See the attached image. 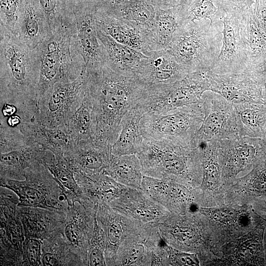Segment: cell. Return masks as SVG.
Masks as SVG:
<instances>
[{
  "mask_svg": "<svg viewBox=\"0 0 266 266\" xmlns=\"http://www.w3.org/2000/svg\"><path fill=\"white\" fill-rule=\"evenodd\" d=\"M87 72L95 119L92 139L96 144L111 149L124 116L143 97L147 86L135 76L118 71L107 64Z\"/></svg>",
  "mask_w": 266,
  "mask_h": 266,
  "instance_id": "6da1fadb",
  "label": "cell"
},
{
  "mask_svg": "<svg viewBox=\"0 0 266 266\" xmlns=\"http://www.w3.org/2000/svg\"><path fill=\"white\" fill-rule=\"evenodd\" d=\"M40 56L16 35L0 30V101L14 104L22 121L33 117L36 107Z\"/></svg>",
  "mask_w": 266,
  "mask_h": 266,
  "instance_id": "7a4b0ae2",
  "label": "cell"
},
{
  "mask_svg": "<svg viewBox=\"0 0 266 266\" xmlns=\"http://www.w3.org/2000/svg\"><path fill=\"white\" fill-rule=\"evenodd\" d=\"M136 155L144 175L174 181L191 189L198 183L201 155L192 143L182 145L144 139Z\"/></svg>",
  "mask_w": 266,
  "mask_h": 266,
  "instance_id": "3957f363",
  "label": "cell"
},
{
  "mask_svg": "<svg viewBox=\"0 0 266 266\" xmlns=\"http://www.w3.org/2000/svg\"><path fill=\"white\" fill-rule=\"evenodd\" d=\"M223 23L211 24L208 19L184 23L166 49L188 72L210 70L220 52Z\"/></svg>",
  "mask_w": 266,
  "mask_h": 266,
  "instance_id": "277c9868",
  "label": "cell"
},
{
  "mask_svg": "<svg viewBox=\"0 0 266 266\" xmlns=\"http://www.w3.org/2000/svg\"><path fill=\"white\" fill-rule=\"evenodd\" d=\"M66 21L51 37L39 45L40 67L36 104L56 83L75 80L87 70L83 58L71 43Z\"/></svg>",
  "mask_w": 266,
  "mask_h": 266,
  "instance_id": "5b68a950",
  "label": "cell"
},
{
  "mask_svg": "<svg viewBox=\"0 0 266 266\" xmlns=\"http://www.w3.org/2000/svg\"><path fill=\"white\" fill-rule=\"evenodd\" d=\"M204 116L201 100L165 113H146L140 120V131L145 139L188 145L196 136Z\"/></svg>",
  "mask_w": 266,
  "mask_h": 266,
  "instance_id": "8992f818",
  "label": "cell"
},
{
  "mask_svg": "<svg viewBox=\"0 0 266 266\" xmlns=\"http://www.w3.org/2000/svg\"><path fill=\"white\" fill-rule=\"evenodd\" d=\"M101 0H65L71 43L81 55L87 70L108 62L105 48L97 32L95 15Z\"/></svg>",
  "mask_w": 266,
  "mask_h": 266,
  "instance_id": "52a82bcc",
  "label": "cell"
},
{
  "mask_svg": "<svg viewBox=\"0 0 266 266\" xmlns=\"http://www.w3.org/2000/svg\"><path fill=\"white\" fill-rule=\"evenodd\" d=\"M24 179L0 178V187L8 188L19 197V206L44 208L67 213L68 205L55 177L43 165L27 168Z\"/></svg>",
  "mask_w": 266,
  "mask_h": 266,
  "instance_id": "ba28073f",
  "label": "cell"
},
{
  "mask_svg": "<svg viewBox=\"0 0 266 266\" xmlns=\"http://www.w3.org/2000/svg\"><path fill=\"white\" fill-rule=\"evenodd\" d=\"M87 70L75 80L56 83L36 103L29 122L49 128L67 127L87 90Z\"/></svg>",
  "mask_w": 266,
  "mask_h": 266,
  "instance_id": "9c48e42d",
  "label": "cell"
},
{
  "mask_svg": "<svg viewBox=\"0 0 266 266\" xmlns=\"http://www.w3.org/2000/svg\"><path fill=\"white\" fill-rule=\"evenodd\" d=\"M209 87L205 72L191 73L173 83L148 86L137 105L144 114L165 113L199 102Z\"/></svg>",
  "mask_w": 266,
  "mask_h": 266,
  "instance_id": "30bf717a",
  "label": "cell"
},
{
  "mask_svg": "<svg viewBox=\"0 0 266 266\" xmlns=\"http://www.w3.org/2000/svg\"><path fill=\"white\" fill-rule=\"evenodd\" d=\"M213 92L202 96L204 119L193 140L221 142L240 137L233 104Z\"/></svg>",
  "mask_w": 266,
  "mask_h": 266,
  "instance_id": "8fae6325",
  "label": "cell"
},
{
  "mask_svg": "<svg viewBox=\"0 0 266 266\" xmlns=\"http://www.w3.org/2000/svg\"><path fill=\"white\" fill-rule=\"evenodd\" d=\"M96 219L104 233L105 258L109 266H115L118 252L128 241L150 226L120 213L109 204L98 205Z\"/></svg>",
  "mask_w": 266,
  "mask_h": 266,
  "instance_id": "7c38bea8",
  "label": "cell"
},
{
  "mask_svg": "<svg viewBox=\"0 0 266 266\" xmlns=\"http://www.w3.org/2000/svg\"><path fill=\"white\" fill-rule=\"evenodd\" d=\"M100 3L96 13L95 21L96 26L102 32L116 41L146 56L156 50L151 31L107 13L100 6Z\"/></svg>",
  "mask_w": 266,
  "mask_h": 266,
  "instance_id": "4fadbf2b",
  "label": "cell"
},
{
  "mask_svg": "<svg viewBox=\"0 0 266 266\" xmlns=\"http://www.w3.org/2000/svg\"><path fill=\"white\" fill-rule=\"evenodd\" d=\"M242 14H226L223 18L220 52L209 71L222 74L240 73L246 69L248 60L240 34Z\"/></svg>",
  "mask_w": 266,
  "mask_h": 266,
  "instance_id": "5bb4252c",
  "label": "cell"
},
{
  "mask_svg": "<svg viewBox=\"0 0 266 266\" xmlns=\"http://www.w3.org/2000/svg\"><path fill=\"white\" fill-rule=\"evenodd\" d=\"M209 90L216 93L233 104L265 103L263 86L252 74L244 72L230 74L205 72Z\"/></svg>",
  "mask_w": 266,
  "mask_h": 266,
  "instance_id": "9a60e30c",
  "label": "cell"
},
{
  "mask_svg": "<svg viewBox=\"0 0 266 266\" xmlns=\"http://www.w3.org/2000/svg\"><path fill=\"white\" fill-rule=\"evenodd\" d=\"M109 204L120 213L152 227H157L171 214L141 189L129 187Z\"/></svg>",
  "mask_w": 266,
  "mask_h": 266,
  "instance_id": "2e32d148",
  "label": "cell"
},
{
  "mask_svg": "<svg viewBox=\"0 0 266 266\" xmlns=\"http://www.w3.org/2000/svg\"><path fill=\"white\" fill-rule=\"evenodd\" d=\"M97 209L86 208L76 202L68 208L61 228L65 237L85 266H88V251Z\"/></svg>",
  "mask_w": 266,
  "mask_h": 266,
  "instance_id": "e0dca14e",
  "label": "cell"
},
{
  "mask_svg": "<svg viewBox=\"0 0 266 266\" xmlns=\"http://www.w3.org/2000/svg\"><path fill=\"white\" fill-rule=\"evenodd\" d=\"M171 213L190 212L196 201L192 189L174 181L143 175L141 189Z\"/></svg>",
  "mask_w": 266,
  "mask_h": 266,
  "instance_id": "ac0fdd59",
  "label": "cell"
},
{
  "mask_svg": "<svg viewBox=\"0 0 266 266\" xmlns=\"http://www.w3.org/2000/svg\"><path fill=\"white\" fill-rule=\"evenodd\" d=\"M188 74L167 49L153 51L141 61L134 72L137 79L147 86L173 83Z\"/></svg>",
  "mask_w": 266,
  "mask_h": 266,
  "instance_id": "d6986e66",
  "label": "cell"
},
{
  "mask_svg": "<svg viewBox=\"0 0 266 266\" xmlns=\"http://www.w3.org/2000/svg\"><path fill=\"white\" fill-rule=\"evenodd\" d=\"M17 207L0 205L1 266L23 265V246L25 236L22 224L16 213Z\"/></svg>",
  "mask_w": 266,
  "mask_h": 266,
  "instance_id": "ffe728a7",
  "label": "cell"
},
{
  "mask_svg": "<svg viewBox=\"0 0 266 266\" xmlns=\"http://www.w3.org/2000/svg\"><path fill=\"white\" fill-rule=\"evenodd\" d=\"M199 223L191 212L171 213L157 226L163 240L170 247L185 252H194L200 239Z\"/></svg>",
  "mask_w": 266,
  "mask_h": 266,
  "instance_id": "44dd1931",
  "label": "cell"
},
{
  "mask_svg": "<svg viewBox=\"0 0 266 266\" xmlns=\"http://www.w3.org/2000/svg\"><path fill=\"white\" fill-rule=\"evenodd\" d=\"M111 155V149L89 138L78 141L64 157L74 173L92 175L105 173Z\"/></svg>",
  "mask_w": 266,
  "mask_h": 266,
  "instance_id": "7402d4cb",
  "label": "cell"
},
{
  "mask_svg": "<svg viewBox=\"0 0 266 266\" xmlns=\"http://www.w3.org/2000/svg\"><path fill=\"white\" fill-rule=\"evenodd\" d=\"M16 213L25 238L43 240L61 229L67 213L39 207L18 206Z\"/></svg>",
  "mask_w": 266,
  "mask_h": 266,
  "instance_id": "603a6c76",
  "label": "cell"
},
{
  "mask_svg": "<svg viewBox=\"0 0 266 266\" xmlns=\"http://www.w3.org/2000/svg\"><path fill=\"white\" fill-rule=\"evenodd\" d=\"M82 193L81 204L86 208L97 209L101 204H109L127 187L120 184L105 173L88 175L74 173Z\"/></svg>",
  "mask_w": 266,
  "mask_h": 266,
  "instance_id": "cb8c5ba5",
  "label": "cell"
},
{
  "mask_svg": "<svg viewBox=\"0 0 266 266\" xmlns=\"http://www.w3.org/2000/svg\"><path fill=\"white\" fill-rule=\"evenodd\" d=\"M163 241L157 227H146L119 250L115 266H152L155 250Z\"/></svg>",
  "mask_w": 266,
  "mask_h": 266,
  "instance_id": "d4e9b609",
  "label": "cell"
},
{
  "mask_svg": "<svg viewBox=\"0 0 266 266\" xmlns=\"http://www.w3.org/2000/svg\"><path fill=\"white\" fill-rule=\"evenodd\" d=\"M29 138V141L22 146L0 152V178L23 180L27 168L37 163L42 164L48 151Z\"/></svg>",
  "mask_w": 266,
  "mask_h": 266,
  "instance_id": "484cf974",
  "label": "cell"
},
{
  "mask_svg": "<svg viewBox=\"0 0 266 266\" xmlns=\"http://www.w3.org/2000/svg\"><path fill=\"white\" fill-rule=\"evenodd\" d=\"M16 127L56 158L64 156L77 143L66 127L49 128L32 122H22Z\"/></svg>",
  "mask_w": 266,
  "mask_h": 266,
  "instance_id": "4316f807",
  "label": "cell"
},
{
  "mask_svg": "<svg viewBox=\"0 0 266 266\" xmlns=\"http://www.w3.org/2000/svg\"><path fill=\"white\" fill-rule=\"evenodd\" d=\"M52 35L47 17L38 0H25L16 36L35 48Z\"/></svg>",
  "mask_w": 266,
  "mask_h": 266,
  "instance_id": "83f0119b",
  "label": "cell"
},
{
  "mask_svg": "<svg viewBox=\"0 0 266 266\" xmlns=\"http://www.w3.org/2000/svg\"><path fill=\"white\" fill-rule=\"evenodd\" d=\"M240 34L247 57V66L266 59V33L257 22L252 6L242 12Z\"/></svg>",
  "mask_w": 266,
  "mask_h": 266,
  "instance_id": "f1b7e54d",
  "label": "cell"
},
{
  "mask_svg": "<svg viewBox=\"0 0 266 266\" xmlns=\"http://www.w3.org/2000/svg\"><path fill=\"white\" fill-rule=\"evenodd\" d=\"M143 114L137 104L126 113L121 121L118 137L111 147L113 156L136 154L139 152L144 140L139 127Z\"/></svg>",
  "mask_w": 266,
  "mask_h": 266,
  "instance_id": "f546056e",
  "label": "cell"
},
{
  "mask_svg": "<svg viewBox=\"0 0 266 266\" xmlns=\"http://www.w3.org/2000/svg\"><path fill=\"white\" fill-rule=\"evenodd\" d=\"M97 35L106 50L108 65L121 72L134 75L141 61L147 56L133 48L121 44L102 32L96 26Z\"/></svg>",
  "mask_w": 266,
  "mask_h": 266,
  "instance_id": "4dcf8cb0",
  "label": "cell"
},
{
  "mask_svg": "<svg viewBox=\"0 0 266 266\" xmlns=\"http://www.w3.org/2000/svg\"><path fill=\"white\" fill-rule=\"evenodd\" d=\"M234 106L240 137L264 138L266 135V103H243Z\"/></svg>",
  "mask_w": 266,
  "mask_h": 266,
  "instance_id": "1f68e13d",
  "label": "cell"
},
{
  "mask_svg": "<svg viewBox=\"0 0 266 266\" xmlns=\"http://www.w3.org/2000/svg\"><path fill=\"white\" fill-rule=\"evenodd\" d=\"M42 266H85L61 229L42 240Z\"/></svg>",
  "mask_w": 266,
  "mask_h": 266,
  "instance_id": "d6a6232c",
  "label": "cell"
},
{
  "mask_svg": "<svg viewBox=\"0 0 266 266\" xmlns=\"http://www.w3.org/2000/svg\"><path fill=\"white\" fill-rule=\"evenodd\" d=\"M43 165L55 177L67 202L68 208L76 202L81 204L83 199L82 191L75 178L74 172L64 156L56 158L54 154L51 152Z\"/></svg>",
  "mask_w": 266,
  "mask_h": 266,
  "instance_id": "836d02e7",
  "label": "cell"
},
{
  "mask_svg": "<svg viewBox=\"0 0 266 266\" xmlns=\"http://www.w3.org/2000/svg\"><path fill=\"white\" fill-rule=\"evenodd\" d=\"M105 173L127 187L140 189L143 177L140 161L136 154L119 156L111 155Z\"/></svg>",
  "mask_w": 266,
  "mask_h": 266,
  "instance_id": "e575fe53",
  "label": "cell"
},
{
  "mask_svg": "<svg viewBox=\"0 0 266 266\" xmlns=\"http://www.w3.org/2000/svg\"><path fill=\"white\" fill-rule=\"evenodd\" d=\"M177 7L180 25L203 19L211 24L222 23L226 14L220 0H185Z\"/></svg>",
  "mask_w": 266,
  "mask_h": 266,
  "instance_id": "d590c367",
  "label": "cell"
},
{
  "mask_svg": "<svg viewBox=\"0 0 266 266\" xmlns=\"http://www.w3.org/2000/svg\"><path fill=\"white\" fill-rule=\"evenodd\" d=\"M101 1L100 6L107 13L135 23L151 31L154 23L156 7L150 0L133 1L108 8L101 6Z\"/></svg>",
  "mask_w": 266,
  "mask_h": 266,
  "instance_id": "8d00e7d4",
  "label": "cell"
},
{
  "mask_svg": "<svg viewBox=\"0 0 266 266\" xmlns=\"http://www.w3.org/2000/svg\"><path fill=\"white\" fill-rule=\"evenodd\" d=\"M180 26L177 6L168 9L156 8L151 30L156 50L166 49Z\"/></svg>",
  "mask_w": 266,
  "mask_h": 266,
  "instance_id": "74e56055",
  "label": "cell"
},
{
  "mask_svg": "<svg viewBox=\"0 0 266 266\" xmlns=\"http://www.w3.org/2000/svg\"><path fill=\"white\" fill-rule=\"evenodd\" d=\"M67 127L77 142L81 140L93 137L95 130V119L87 86L84 99L69 120Z\"/></svg>",
  "mask_w": 266,
  "mask_h": 266,
  "instance_id": "f35d334b",
  "label": "cell"
},
{
  "mask_svg": "<svg viewBox=\"0 0 266 266\" xmlns=\"http://www.w3.org/2000/svg\"><path fill=\"white\" fill-rule=\"evenodd\" d=\"M25 0H0V30L16 35Z\"/></svg>",
  "mask_w": 266,
  "mask_h": 266,
  "instance_id": "ab89813d",
  "label": "cell"
},
{
  "mask_svg": "<svg viewBox=\"0 0 266 266\" xmlns=\"http://www.w3.org/2000/svg\"><path fill=\"white\" fill-rule=\"evenodd\" d=\"M264 230V228L258 227L257 229L254 231L253 236L240 245L237 252L240 258L248 260L251 263L255 265H264L262 243Z\"/></svg>",
  "mask_w": 266,
  "mask_h": 266,
  "instance_id": "60d3db41",
  "label": "cell"
},
{
  "mask_svg": "<svg viewBox=\"0 0 266 266\" xmlns=\"http://www.w3.org/2000/svg\"><path fill=\"white\" fill-rule=\"evenodd\" d=\"M105 237L96 217L88 251V266H107L105 258Z\"/></svg>",
  "mask_w": 266,
  "mask_h": 266,
  "instance_id": "b9f144b4",
  "label": "cell"
},
{
  "mask_svg": "<svg viewBox=\"0 0 266 266\" xmlns=\"http://www.w3.org/2000/svg\"><path fill=\"white\" fill-rule=\"evenodd\" d=\"M48 21L52 33L59 30L66 20L65 0H38Z\"/></svg>",
  "mask_w": 266,
  "mask_h": 266,
  "instance_id": "7bdbcfd3",
  "label": "cell"
},
{
  "mask_svg": "<svg viewBox=\"0 0 266 266\" xmlns=\"http://www.w3.org/2000/svg\"><path fill=\"white\" fill-rule=\"evenodd\" d=\"M251 188L259 201L266 200V154L254 166L250 176Z\"/></svg>",
  "mask_w": 266,
  "mask_h": 266,
  "instance_id": "ee69618b",
  "label": "cell"
},
{
  "mask_svg": "<svg viewBox=\"0 0 266 266\" xmlns=\"http://www.w3.org/2000/svg\"><path fill=\"white\" fill-rule=\"evenodd\" d=\"M42 240L33 238H25L23 246L22 266H42Z\"/></svg>",
  "mask_w": 266,
  "mask_h": 266,
  "instance_id": "f6af8a7d",
  "label": "cell"
},
{
  "mask_svg": "<svg viewBox=\"0 0 266 266\" xmlns=\"http://www.w3.org/2000/svg\"><path fill=\"white\" fill-rule=\"evenodd\" d=\"M165 247L166 251V266L200 265L196 254L173 248L166 243Z\"/></svg>",
  "mask_w": 266,
  "mask_h": 266,
  "instance_id": "bcb514c9",
  "label": "cell"
},
{
  "mask_svg": "<svg viewBox=\"0 0 266 266\" xmlns=\"http://www.w3.org/2000/svg\"><path fill=\"white\" fill-rule=\"evenodd\" d=\"M256 0H220L226 14L242 13L251 7Z\"/></svg>",
  "mask_w": 266,
  "mask_h": 266,
  "instance_id": "7dc6e473",
  "label": "cell"
},
{
  "mask_svg": "<svg viewBox=\"0 0 266 266\" xmlns=\"http://www.w3.org/2000/svg\"><path fill=\"white\" fill-rule=\"evenodd\" d=\"M211 215L213 220L224 224L236 220L238 216V212L232 208L224 207L213 210Z\"/></svg>",
  "mask_w": 266,
  "mask_h": 266,
  "instance_id": "c3c4849f",
  "label": "cell"
},
{
  "mask_svg": "<svg viewBox=\"0 0 266 266\" xmlns=\"http://www.w3.org/2000/svg\"><path fill=\"white\" fill-rule=\"evenodd\" d=\"M220 170L218 166L214 162H209L204 167V177L206 184L209 187L216 186L219 182Z\"/></svg>",
  "mask_w": 266,
  "mask_h": 266,
  "instance_id": "681fc988",
  "label": "cell"
},
{
  "mask_svg": "<svg viewBox=\"0 0 266 266\" xmlns=\"http://www.w3.org/2000/svg\"><path fill=\"white\" fill-rule=\"evenodd\" d=\"M252 9L257 22L266 33V0H256Z\"/></svg>",
  "mask_w": 266,
  "mask_h": 266,
  "instance_id": "f907efd6",
  "label": "cell"
},
{
  "mask_svg": "<svg viewBox=\"0 0 266 266\" xmlns=\"http://www.w3.org/2000/svg\"><path fill=\"white\" fill-rule=\"evenodd\" d=\"M156 8L168 9L181 5L185 0H150Z\"/></svg>",
  "mask_w": 266,
  "mask_h": 266,
  "instance_id": "816d5d0a",
  "label": "cell"
},
{
  "mask_svg": "<svg viewBox=\"0 0 266 266\" xmlns=\"http://www.w3.org/2000/svg\"><path fill=\"white\" fill-rule=\"evenodd\" d=\"M246 70L262 78L266 77V59L262 63L247 67Z\"/></svg>",
  "mask_w": 266,
  "mask_h": 266,
  "instance_id": "f5cc1de1",
  "label": "cell"
},
{
  "mask_svg": "<svg viewBox=\"0 0 266 266\" xmlns=\"http://www.w3.org/2000/svg\"><path fill=\"white\" fill-rule=\"evenodd\" d=\"M1 115L3 117H8L17 114L18 110L16 106L12 104L4 103L0 105Z\"/></svg>",
  "mask_w": 266,
  "mask_h": 266,
  "instance_id": "db71d44e",
  "label": "cell"
},
{
  "mask_svg": "<svg viewBox=\"0 0 266 266\" xmlns=\"http://www.w3.org/2000/svg\"><path fill=\"white\" fill-rule=\"evenodd\" d=\"M141 0H102L101 5L104 8H110L125 3Z\"/></svg>",
  "mask_w": 266,
  "mask_h": 266,
  "instance_id": "11a10c76",
  "label": "cell"
},
{
  "mask_svg": "<svg viewBox=\"0 0 266 266\" xmlns=\"http://www.w3.org/2000/svg\"><path fill=\"white\" fill-rule=\"evenodd\" d=\"M22 119L21 116L18 114H16L8 117L6 118L5 123L9 127H16L19 126L22 123Z\"/></svg>",
  "mask_w": 266,
  "mask_h": 266,
  "instance_id": "9f6ffc18",
  "label": "cell"
},
{
  "mask_svg": "<svg viewBox=\"0 0 266 266\" xmlns=\"http://www.w3.org/2000/svg\"><path fill=\"white\" fill-rule=\"evenodd\" d=\"M263 94L265 102L266 103V78L265 79L263 84Z\"/></svg>",
  "mask_w": 266,
  "mask_h": 266,
  "instance_id": "6f0895ef",
  "label": "cell"
},
{
  "mask_svg": "<svg viewBox=\"0 0 266 266\" xmlns=\"http://www.w3.org/2000/svg\"><path fill=\"white\" fill-rule=\"evenodd\" d=\"M258 205L261 208V209L264 210L265 212H266V200L260 201L258 203Z\"/></svg>",
  "mask_w": 266,
  "mask_h": 266,
  "instance_id": "680465c9",
  "label": "cell"
},
{
  "mask_svg": "<svg viewBox=\"0 0 266 266\" xmlns=\"http://www.w3.org/2000/svg\"><path fill=\"white\" fill-rule=\"evenodd\" d=\"M264 139H265V140H266V136H265Z\"/></svg>",
  "mask_w": 266,
  "mask_h": 266,
  "instance_id": "91938a15",
  "label": "cell"
}]
</instances>
